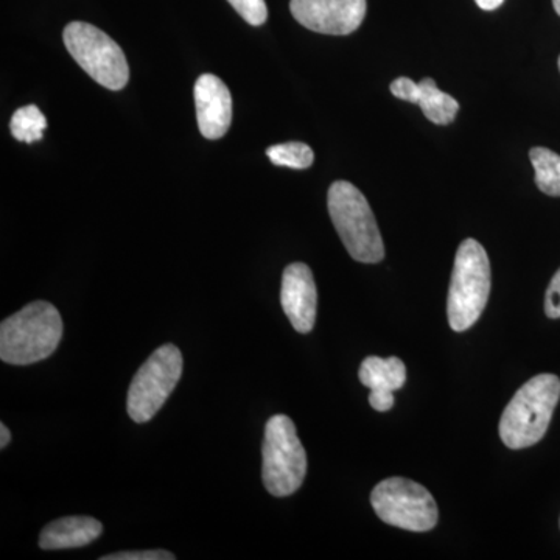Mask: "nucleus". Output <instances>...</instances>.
Segmentation results:
<instances>
[{"mask_svg": "<svg viewBox=\"0 0 560 560\" xmlns=\"http://www.w3.org/2000/svg\"><path fill=\"white\" fill-rule=\"evenodd\" d=\"M62 319L55 305L36 301L0 324V359L27 366L49 359L60 346Z\"/></svg>", "mask_w": 560, "mask_h": 560, "instance_id": "f257e3e1", "label": "nucleus"}, {"mask_svg": "<svg viewBox=\"0 0 560 560\" xmlns=\"http://www.w3.org/2000/svg\"><path fill=\"white\" fill-rule=\"evenodd\" d=\"M560 399L558 375L540 374L515 393L500 420V438L512 451L533 447L547 434Z\"/></svg>", "mask_w": 560, "mask_h": 560, "instance_id": "f03ea898", "label": "nucleus"}, {"mask_svg": "<svg viewBox=\"0 0 560 560\" xmlns=\"http://www.w3.org/2000/svg\"><path fill=\"white\" fill-rule=\"evenodd\" d=\"M331 223L350 257L361 264H378L385 245L374 212L364 195L348 180L331 184L327 195Z\"/></svg>", "mask_w": 560, "mask_h": 560, "instance_id": "7ed1b4c3", "label": "nucleus"}, {"mask_svg": "<svg viewBox=\"0 0 560 560\" xmlns=\"http://www.w3.org/2000/svg\"><path fill=\"white\" fill-rule=\"evenodd\" d=\"M492 275L488 253L481 243H460L453 267L447 298L448 324L455 331L469 330L488 305Z\"/></svg>", "mask_w": 560, "mask_h": 560, "instance_id": "20e7f679", "label": "nucleus"}, {"mask_svg": "<svg viewBox=\"0 0 560 560\" xmlns=\"http://www.w3.org/2000/svg\"><path fill=\"white\" fill-rule=\"evenodd\" d=\"M261 458V480L271 495H293L301 488L307 475V453L289 416L276 415L268 420Z\"/></svg>", "mask_w": 560, "mask_h": 560, "instance_id": "39448f33", "label": "nucleus"}, {"mask_svg": "<svg viewBox=\"0 0 560 560\" xmlns=\"http://www.w3.org/2000/svg\"><path fill=\"white\" fill-rule=\"evenodd\" d=\"M66 49L92 80L106 90L120 91L130 80V68L119 44L88 22H70L62 33Z\"/></svg>", "mask_w": 560, "mask_h": 560, "instance_id": "423d86ee", "label": "nucleus"}, {"mask_svg": "<svg viewBox=\"0 0 560 560\" xmlns=\"http://www.w3.org/2000/svg\"><path fill=\"white\" fill-rule=\"evenodd\" d=\"M183 375V353L161 346L139 368L128 389L127 410L136 423L149 422L164 407Z\"/></svg>", "mask_w": 560, "mask_h": 560, "instance_id": "0eeeda50", "label": "nucleus"}, {"mask_svg": "<svg viewBox=\"0 0 560 560\" xmlns=\"http://www.w3.org/2000/svg\"><path fill=\"white\" fill-rule=\"evenodd\" d=\"M371 504L382 522L396 528L427 533L438 525V504L419 482L407 478H388L371 493Z\"/></svg>", "mask_w": 560, "mask_h": 560, "instance_id": "6e6552de", "label": "nucleus"}, {"mask_svg": "<svg viewBox=\"0 0 560 560\" xmlns=\"http://www.w3.org/2000/svg\"><path fill=\"white\" fill-rule=\"evenodd\" d=\"M291 14L308 31L350 35L366 16V0H291Z\"/></svg>", "mask_w": 560, "mask_h": 560, "instance_id": "1a4fd4ad", "label": "nucleus"}, {"mask_svg": "<svg viewBox=\"0 0 560 560\" xmlns=\"http://www.w3.org/2000/svg\"><path fill=\"white\" fill-rule=\"evenodd\" d=\"M280 302L291 326L300 334H308L316 323L318 291L311 268L305 264H291L283 271Z\"/></svg>", "mask_w": 560, "mask_h": 560, "instance_id": "9d476101", "label": "nucleus"}, {"mask_svg": "<svg viewBox=\"0 0 560 560\" xmlns=\"http://www.w3.org/2000/svg\"><path fill=\"white\" fill-rule=\"evenodd\" d=\"M195 106L201 135L209 140L223 138L232 124V97L226 84L212 73L201 75L195 83Z\"/></svg>", "mask_w": 560, "mask_h": 560, "instance_id": "9b49d317", "label": "nucleus"}, {"mask_svg": "<svg viewBox=\"0 0 560 560\" xmlns=\"http://www.w3.org/2000/svg\"><path fill=\"white\" fill-rule=\"evenodd\" d=\"M359 377L371 389V407L385 412L394 407V390L400 389L407 382V366L397 357H368L361 363Z\"/></svg>", "mask_w": 560, "mask_h": 560, "instance_id": "f8f14e48", "label": "nucleus"}, {"mask_svg": "<svg viewBox=\"0 0 560 560\" xmlns=\"http://www.w3.org/2000/svg\"><path fill=\"white\" fill-rule=\"evenodd\" d=\"M103 525L92 517H65L49 523L39 536L40 550L86 547L102 536Z\"/></svg>", "mask_w": 560, "mask_h": 560, "instance_id": "ddd939ff", "label": "nucleus"}, {"mask_svg": "<svg viewBox=\"0 0 560 560\" xmlns=\"http://www.w3.org/2000/svg\"><path fill=\"white\" fill-rule=\"evenodd\" d=\"M419 86L418 105L427 119L436 125H451L458 114L459 103L452 95L438 90L433 79H423Z\"/></svg>", "mask_w": 560, "mask_h": 560, "instance_id": "4468645a", "label": "nucleus"}, {"mask_svg": "<svg viewBox=\"0 0 560 560\" xmlns=\"http://www.w3.org/2000/svg\"><path fill=\"white\" fill-rule=\"evenodd\" d=\"M529 160L536 171V184L550 197H560V156L555 151L536 147L529 151Z\"/></svg>", "mask_w": 560, "mask_h": 560, "instance_id": "2eb2a0df", "label": "nucleus"}, {"mask_svg": "<svg viewBox=\"0 0 560 560\" xmlns=\"http://www.w3.org/2000/svg\"><path fill=\"white\" fill-rule=\"evenodd\" d=\"M47 128L46 116L38 106L28 105L20 108L11 117L10 130L13 138L20 142L33 143L43 139Z\"/></svg>", "mask_w": 560, "mask_h": 560, "instance_id": "dca6fc26", "label": "nucleus"}, {"mask_svg": "<svg viewBox=\"0 0 560 560\" xmlns=\"http://www.w3.org/2000/svg\"><path fill=\"white\" fill-rule=\"evenodd\" d=\"M268 158L279 167L294 168V171H305L312 167L315 161V154L307 143L287 142L272 145L267 150Z\"/></svg>", "mask_w": 560, "mask_h": 560, "instance_id": "f3484780", "label": "nucleus"}, {"mask_svg": "<svg viewBox=\"0 0 560 560\" xmlns=\"http://www.w3.org/2000/svg\"><path fill=\"white\" fill-rule=\"evenodd\" d=\"M234 10L254 27L264 25L268 20V9L265 0H228Z\"/></svg>", "mask_w": 560, "mask_h": 560, "instance_id": "a211bd4d", "label": "nucleus"}, {"mask_svg": "<svg viewBox=\"0 0 560 560\" xmlns=\"http://www.w3.org/2000/svg\"><path fill=\"white\" fill-rule=\"evenodd\" d=\"M419 92V83H416V81H412L411 79H407V77H400V79L390 83V94H393L394 97L400 98V101L418 105Z\"/></svg>", "mask_w": 560, "mask_h": 560, "instance_id": "6ab92c4d", "label": "nucleus"}, {"mask_svg": "<svg viewBox=\"0 0 560 560\" xmlns=\"http://www.w3.org/2000/svg\"><path fill=\"white\" fill-rule=\"evenodd\" d=\"M102 560H173L176 559L171 551L165 550H143V551H121L114 555L103 556Z\"/></svg>", "mask_w": 560, "mask_h": 560, "instance_id": "aec40b11", "label": "nucleus"}, {"mask_svg": "<svg viewBox=\"0 0 560 560\" xmlns=\"http://www.w3.org/2000/svg\"><path fill=\"white\" fill-rule=\"evenodd\" d=\"M545 313L548 318H560V270L556 272L550 287H548L547 296H545Z\"/></svg>", "mask_w": 560, "mask_h": 560, "instance_id": "412c9836", "label": "nucleus"}, {"mask_svg": "<svg viewBox=\"0 0 560 560\" xmlns=\"http://www.w3.org/2000/svg\"><path fill=\"white\" fill-rule=\"evenodd\" d=\"M477 5L485 11H493L503 5L504 0H475Z\"/></svg>", "mask_w": 560, "mask_h": 560, "instance_id": "4be33fe9", "label": "nucleus"}, {"mask_svg": "<svg viewBox=\"0 0 560 560\" xmlns=\"http://www.w3.org/2000/svg\"><path fill=\"white\" fill-rule=\"evenodd\" d=\"M11 434L10 430L7 429L5 423H0V448H5L10 444Z\"/></svg>", "mask_w": 560, "mask_h": 560, "instance_id": "5701e85b", "label": "nucleus"}, {"mask_svg": "<svg viewBox=\"0 0 560 560\" xmlns=\"http://www.w3.org/2000/svg\"><path fill=\"white\" fill-rule=\"evenodd\" d=\"M552 5H555L556 13L560 16V0H552Z\"/></svg>", "mask_w": 560, "mask_h": 560, "instance_id": "b1692460", "label": "nucleus"}, {"mask_svg": "<svg viewBox=\"0 0 560 560\" xmlns=\"http://www.w3.org/2000/svg\"><path fill=\"white\" fill-rule=\"evenodd\" d=\"M559 70H560V57H559Z\"/></svg>", "mask_w": 560, "mask_h": 560, "instance_id": "393cba45", "label": "nucleus"}]
</instances>
